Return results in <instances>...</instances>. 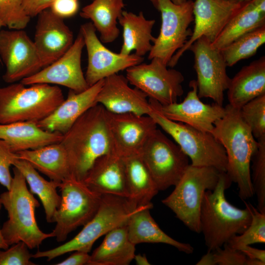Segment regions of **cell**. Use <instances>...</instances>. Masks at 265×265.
I'll return each instance as SVG.
<instances>
[{"label": "cell", "mask_w": 265, "mask_h": 265, "mask_svg": "<svg viewBox=\"0 0 265 265\" xmlns=\"http://www.w3.org/2000/svg\"><path fill=\"white\" fill-rule=\"evenodd\" d=\"M225 114L217 120L211 132L226 152V173L232 182L237 184L239 198L245 200L254 195L252 184L250 164L258 142L242 119L240 110L229 104Z\"/></svg>", "instance_id": "6da1fadb"}, {"label": "cell", "mask_w": 265, "mask_h": 265, "mask_svg": "<svg viewBox=\"0 0 265 265\" xmlns=\"http://www.w3.org/2000/svg\"><path fill=\"white\" fill-rule=\"evenodd\" d=\"M60 142L68 155L71 176L82 181L98 158L113 152L104 107L97 104L90 108L63 134Z\"/></svg>", "instance_id": "7a4b0ae2"}, {"label": "cell", "mask_w": 265, "mask_h": 265, "mask_svg": "<svg viewBox=\"0 0 265 265\" xmlns=\"http://www.w3.org/2000/svg\"><path fill=\"white\" fill-rule=\"evenodd\" d=\"M232 182L225 172H220L216 186L207 190L200 213V233L204 236L208 251L221 247L235 235L242 233L252 220L250 204L240 209L226 199L225 191Z\"/></svg>", "instance_id": "3957f363"}, {"label": "cell", "mask_w": 265, "mask_h": 265, "mask_svg": "<svg viewBox=\"0 0 265 265\" xmlns=\"http://www.w3.org/2000/svg\"><path fill=\"white\" fill-rule=\"evenodd\" d=\"M12 170L11 187L0 194V201L8 213V219L1 228V233L9 246L23 241L29 249L38 248L44 240L53 235L52 232L45 233L40 229L35 215L40 203L28 189L22 173L15 166Z\"/></svg>", "instance_id": "277c9868"}, {"label": "cell", "mask_w": 265, "mask_h": 265, "mask_svg": "<svg viewBox=\"0 0 265 265\" xmlns=\"http://www.w3.org/2000/svg\"><path fill=\"white\" fill-rule=\"evenodd\" d=\"M27 86L20 82L0 87V124L37 123L49 116L65 99L57 85Z\"/></svg>", "instance_id": "5b68a950"}, {"label": "cell", "mask_w": 265, "mask_h": 265, "mask_svg": "<svg viewBox=\"0 0 265 265\" xmlns=\"http://www.w3.org/2000/svg\"><path fill=\"white\" fill-rule=\"evenodd\" d=\"M131 199L113 195H102L99 209L82 230L68 242L54 248L38 251L34 259L46 258L48 261L75 251L89 253L95 242L114 228L128 222L139 208Z\"/></svg>", "instance_id": "8992f818"}, {"label": "cell", "mask_w": 265, "mask_h": 265, "mask_svg": "<svg viewBox=\"0 0 265 265\" xmlns=\"http://www.w3.org/2000/svg\"><path fill=\"white\" fill-rule=\"evenodd\" d=\"M148 99L152 108L148 115L153 119L157 126L172 137L191 160V165L212 167L220 172H226V152L211 133L166 118L159 110L158 101Z\"/></svg>", "instance_id": "52a82bcc"}, {"label": "cell", "mask_w": 265, "mask_h": 265, "mask_svg": "<svg viewBox=\"0 0 265 265\" xmlns=\"http://www.w3.org/2000/svg\"><path fill=\"white\" fill-rule=\"evenodd\" d=\"M220 172L209 166L187 167L172 192L162 200L191 231L200 233V213L205 192L213 190Z\"/></svg>", "instance_id": "ba28073f"}, {"label": "cell", "mask_w": 265, "mask_h": 265, "mask_svg": "<svg viewBox=\"0 0 265 265\" xmlns=\"http://www.w3.org/2000/svg\"><path fill=\"white\" fill-rule=\"evenodd\" d=\"M59 188L61 200L54 215L56 224L52 233L58 242H62L70 233L84 226L94 216L102 195L72 176L62 182Z\"/></svg>", "instance_id": "9c48e42d"}, {"label": "cell", "mask_w": 265, "mask_h": 265, "mask_svg": "<svg viewBox=\"0 0 265 265\" xmlns=\"http://www.w3.org/2000/svg\"><path fill=\"white\" fill-rule=\"evenodd\" d=\"M160 13L161 24L149 53L148 59H159L168 66L174 54L186 42L192 34L189 27L194 21L193 1L187 0L177 4L170 0H149Z\"/></svg>", "instance_id": "30bf717a"}, {"label": "cell", "mask_w": 265, "mask_h": 265, "mask_svg": "<svg viewBox=\"0 0 265 265\" xmlns=\"http://www.w3.org/2000/svg\"><path fill=\"white\" fill-rule=\"evenodd\" d=\"M140 154L159 191L175 186L190 164L181 148L158 128Z\"/></svg>", "instance_id": "8fae6325"}, {"label": "cell", "mask_w": 265, "mask_h": 265, "mask_svg": "<svg viewBox=\"0 0 265 265\" xmlns=\"http://www.w3.org/2000/svg\"><path fill=\"white\" fill-rule=\"evenodd\" d=\"M151 60L148 64L141 63L126 69L129 82L161 105L177 102L184 93V76L158 58Z\"/></svg>", "instance_id": "7c38bea8"}, {"label": "cell", "mask_w": 265, "mask_h": 265, "mask_svg": "<svg viewBox=\"0 0 265 265\" xmlns=\"http://www.w3.org/2000/svg\"><path fill=\"white\" fill-rule=\"evenodd\" d=\"M188 50L194 54L198 96L211 98L223 106L224 93L231 78L227 74L228 66L221 51L213 47L204 37L195 41Z\"/></svg>", "instance_id": "4fadbf2b"}, {"label": "cell", "mask_w": 265, "mask_h": 265, "mask_svg": "<svg viewBox=\"0 0 265 265\" xmlns=\"http://www.w3.org/2000/svg\"><path fill=\"white\" fill-rule=\"evenodd\" d=\"M0 59L5 67L2 79L8 83L21 81L42 69L34 42L24 29L0 30Z\"/></svg>", "instance_id": "5bb4252c"}, {"label": "cell", "mask_w": 265, "mask_h": 265, "mask_svg": "<svg viewBox=\"0 0 265 265\" xmlns=\"http://www.w3.org/2000/svg\"><path fill=\"white\" fill-rule=\"evenodd\" d=\"M245 2L236 0H195L193 13L194 26L191 36L172 56L168 66L173 68L185 52L201 37L212 43Z\"/></svg>", "instance_id": "9a60e30c"}, {"label": "cell", "mask_w": 265, "mask_h": 265, "mask_svg": "<svg viewBox=\"0 0 265 265\" xmlns=\"http://www.w3.org/2000/svg\"><path fill=\"white\" fill-rule=\"evenodd\" d=\"M85 46L88 63L85 78L89 86L118 72L138 64L144 58L134 53L124 55L106 48L97 37L96 30L91 22L80 26Z\"/></svg>", "instance_id": "2e32d148"}, {"label": "cell", "mask_w": 265, "mask_h": 265, "mask_svg": "<svg viewBox=\"0 0 265 265\" xmlns=\"http://www.w3.org/2000/svg\"><path fill=\"white\" fill-rule=\"evenodd\" d=\"M106 118L113 152L122 158L139 153L158 126L148 115L116 114L106 110Z\"/></svg>", "instance_id": "e0dca14e"}, {"label": "cell", "mask_w": 265, "mask_h": 265, "mask_svg": "<svg viewBox=\"0 0 265 265\" xmlns=\"http://www.w3.org/2000/svg\"><path fill=\"white\" fill-rule=\"evenodd\" d=\"M84 47L83 37L79 32L71 47L61 57L20 82L26 85L36 83L61 85L76 92L86 90L89 86L81 68Z\"/></svg>", "instance_id": "ac0fdd59"}, {"label": "cell", "mask_w": 265, "mask_h": 265, "mask_svg": "<svg viewBox=\"0 0 265 265\" xmlns=\"http://www.w3.org/2000/svg\"><path fill=\"white\" fill-rule=\"evenodd\" d=\"M191 90L181 103L161 105L158 102L161 113L166 118L181 122L203 132L211 133L214 123L223 117L225 108L216 103L207 104L200 100L195 80L189 84Z\"/></svg>", "instance_id": "d6986e66"}, {"label": "cell", "mask_w": 265, "mask_h": 265, "mask_svg": "<svg viewBox=\"0 0 265 265\" xmlns=\"http://www.w3.org/2000/svg\"><path fill=\"white\" fill-rule=\"evenodd\" d=\"M34 43L42 69L49 65L64 54L73 44V32L49 8L38 15Z\"/></svg>", "instance_id": "ffe728a7"}, {"label": "cell", "mask_w": 265, "mask_h": 265, "mask_svg": "<svg viewBox=\"0 0 265 265\" xmlns=\"http://www.w3.org/2000/svg\"><path fill=\"white\" fill-rule=\"evenodd\" d=\"M126 77L118 74L105 78L97 96L96 103L107 111L149 115L152 108L147 96L136 87L129 85Z\"/></svg>", "instance_id": "44dd1931"}, {"label": "cell", "mask_w": 265, "mask_h": 265, "mask_svg": "<svg viewBox=\"0 0 265 265\" xmlns=\"http://www.w3.org/2000/svg\"><path fill=\"white\" fill-rule=\"evenodd\" d=\"M82 181L90 189L101 195L131 198L123 158L115 153L98 158Z\"/></svg>", "instance_id": "7402d4cb"}, {"label": "cell", "mask_w": 265, "mask_h": 265, "mask_svg": "<svg viewBox=\"0 0 265 265\" xmlns=\"http://www.w3.org/2000/svg\"><path fill=\"white\" fill-rule=\"evenodd\" d=\"M104 80L82 92L69 90L67 98L49 116L36 123L37 126L49 132L65 133L80 116L97 104L96 98Z\"/></svg>", "instance_id": "603a6c76"}, {"label": "cell", "mask_w": 265, "mask_h": 265, "mask_svg": "<svg viewBox=\"0 0 265 265\" xmlns=\"http://www.w3.org/2000/svg\"><path fill=\"white\" fill-rule=\"evenodd\" d=\"M229 104L240 109L250 101L265 94V57L254 60L230 79L227 89Z\"/></svg>", "instance_id": "cb8c5ba5"}, {"label": "cell", "mask_w": 265, "mask_h": 265, "mask_svg": "<svg viewBox=\"0 0 265 265\" xmlns=\"http://www.w3.org/2000/svg\"><path fill=\"white\" fill-rule=\"evenodd\" d=\"M62 137L63 134L44 130L35 122L0 124V139L5 141L15 153L60 142Z\"/></svg>", "instance_id": "d4e9b609"}, {"label": "cell", "mask_w": 265, "mask_h": 265, "mask_svg": "<svg viewBox=\"0 0 265 265\" xmlns=\"http://www.w3.org/2000/svg\"><path fill=\"white\" fill-rule=\"evenodd\" d=\"M150 204L142 206L135 212L127 222L128 236L135 245L142 243H164L174 246L186 254L193 252V247L189 243L175 240L163 231L151 215Z\"/></svg>", "instance_id": "484cf974"}, {"label": "cell", "mask_w": 265, "mask_h": 265, "mask_svg": "<svg viewBox=\"0 0 265 265\" xmlns=\"http://www.w3.org/2000/svg\"><path fill=\"white\" fill-rule=\"evenodd\" d=\"M265 26V0L245 2L212 43L221 50L242 35Z\"/></svg>", "instance_id": "4316f807"}, {"label": "cell", "mask_w": 265, "mask_h": 265, "mask_svg": "<svg viewBox=\"0 0 265 265\" xmlns=\"http://www.w3.org/2000/svg\"><path fill=\"white\" fill-rule=\"evenodd\" d=\"M16 154L18 159L27 161L51 180L61 183L71 177L68 155L60 142Z\"/></svg>", "instance_id": "83f0119b"}, {"label": "cell", "mask_w": 265, "mask_h": 265, "mask_svg": "<svg viewBox=\"0 0 265 265\" xmlns=\"http://www.w3.org/2000/svg\"><path fill=\"white\" fill-rule=\"evenodd\" d=\"M123 28V43L120 53L127 55L132 51L143 57L149 53L155 38L152 35L155 20L147 19L142 11L136 14L123 11L118 19Z\"/></svg>", "instance_id": "f1b7e54d"}, {"label": "cell", "mask_w": 265, "mask_h": 265, "mask_svg": "<svg viewBox=\"0 0 265 265\" xmlns=\"http://www.w3.org/2000/svg\"><path fill=\"white\" fill-rule=\"evenodd\" d=\"M91 255L89 265H128L134 259L135 245L129 239L127 223L112 229Z\"/></svg>", "instance_id": "f546056e"}, {"label": "cell", "mask_w": 265, "mask_h": 265, "mask_svg": "<svg viewBox=\"0 0 265 265\" xmlns=\"http://www.w3.org/2000/svg\"><path fill=\"white\" fill-rule=\"evenodd\" d=\"M125 6L123 0H93L81 9L80 15L91 21L102 43H110L119 35L117 22Z\"/></svg>", "instance_id": "4dcf8cb0"}, {"label": "cell", "mask_w": 265, "mask_h": 265, "mask_svg": "<svg viewBox=\"0 0 265 265\" xmlns=\"http://www.w3.org/2000/svg\"><path fill=\"white\" fill-rule=\"evenodd\" d=\"M123 158L130 199L138 207L152 204L159 190L140 153Z\"/></svg>", "instance_id": "1f68e13d"}, {"label": "cell", "mask_w": 265, "mask_h": 265, "mask_svg": "<svg viewBox=\"0 0 265 265\" xmlns=\"http://www.w3.org/2000/svg\"><path fill=\"white\" fill-rule=\"evenodd\" d=\"M13 165L24 175L30 191L39 197L44 209L46 221L48 223H54L55 213L61 203V195L57 192V188L61 183L46 180L25 160L18 158Z\"/></svg>", "instance_id": "d6a6232c"}, {"label": "cell", "mask_w": 265, "mask_h": 265, "mask_svg": "<svg viewBox=\"0 0 265 265\" xmlns=\"http://www.w3.org/2000/svg\"><path fill=\"white\" fill-rule=\"evenodd\" d=\"M265 43V26L239 37L221 51L228 67L255 55Z\"/></svg>", "instance_id": "836d02e7"}, {"label": "cell", "mask_w": 265, "mask_h": 265, "mask_svg": "<svg viewBox=\"0 0 265 265\" xmlns=\"http://www.w3.org/2000/svg\"><path fill=\"white\" fill-rule=\"evenodd\" d=\"M257 141L258 148L251 158V178L254 193L257 198L258 210L265 212V137Z\"/></svg>", "instance_id": "e575fe53"}, {"label": "cell", "mask_w": 265, "mask_h": 265, "mask_svg": "<svg viewBox=\"0 0 265 265\" xmlns=\"http://www.w3.org/2000/svg\"><path fill=\"white\" fill-rule=\"evenodd\" d=\"M252 220L247 228L239 235H235L227 242L238 250L245 245L265 242V212H260L251 204Z\"/></svg>", "instance_id": "d590c367"}, {"label": "cell", "mask_w": 265, "mask_h": 265, "mask_svg": "<svg viewBox=\"0 0 265 265\" xmlns=\"http://www.w3.org/2000/svg\"><path fill=\"white\" fill-rule=\"evenodd\" d=\"M239 110L254 137L257 140L265 137V94L250 101Z\"/></svg>", "instance_id": "8d00e7d4"}, {"label": "cell", "mask_w": 265, "mask_h": 265, "mask_svg": "<svg viewBox=\"0 0 265 265\" xmlns=\"http://www.w3.org/2000/svg\"><path fill=\"white\" fill-rule=\"evenodd\" d=\"M30 17L26 12L23 0H0V19L9 29H24Z\"/></svg>", "instance_id": "74e56055"}, {"label": "cell", "mask_w": 265, "mask_h": 265, "mask_svg": "<svg viewBox=\"0 0 265 265\" xmlns=\"http://www.w3.org/2000/svg\"><path fill=\"white\" fill-rule=\"evenodd\" d=\"M27 245L20 241L4 250L0 249V265H34Z\"/></svg>", "instance_id": "f35d334b"}, {"label": "cell", "mask_w": 265, "mask_h": 265, "mask_svg": "<svg viewBox=\"0 0 265 265\" xmlns=\"http://www.w3.org/2000/svg\"><path fill=\"white\" fill-rule=\"evenodd\" d=\"M16 153L13 152L9 146L0 139V184L10 189L12 181L10 167L18 159Z\"/></svg>", "instance_id": "ab89813d"}, {"label": "cell", "mask_w": 265, "mask_h": 265, "mask_svg": "<svg viewBox=\"0 0 265 265\" xmlns=\"http://www.w3.org/2000/svg\"><path fill=\"white\" fill-rule=\"evenodd\" d=\"M221 247L212 251L215 265H246L247 257L242 252L225 243Z\"/></svg>", "instance_id": "60d3db41"}, {"label": "cell", "mask_w": 265, "mask_h": 265, "mask_svg": "<svg viewBox=\"0 0 265 265\" xmlns=\"http://www.w3.org/2000/svg\"><path fill=\"white\" fill-rule=\"evenodd\" d=\"M49 9L55 15L64 19L77 13L79 3L78 0H54Z\"/></svg>", "instance_id": "b9f144b4"}, {"label": "cell", "mask_w": 265, "mask_h": 265, "mask_svg": "<svg viewBox=\"0 0 265 265\" xmlns=\"http://www.w3.org/2000/svg\"><path fill=\"white\" fill-rule=\"evenodd\" d=\"M54 0H23V5L30 17L37 16L43 11L50 8Z\"/></svg>", "instance_id": "7bdbcfd3"}, {"label": "cell", "mask_w": 265, "mask_h": 265, "mask_svg": "<svg viewBox=\"0 0 265 265\" xmlns=\"http://www.w3.org/2000/svg\"><path fill=\"white\" fill-rule=\"evenodd\" d=\"M64 260L56 264L57 265H89L90 255L82 251H75Z\"/></svg>", "instance_id": "ee69618b"}, {"label": "cell", "mask_w": 265, "mask_h": 265, "mask_svg": "<svg viewBox=\"0 0 265 265\" xmlns=\"http://www.w3.org/2000/svg\"><path fill=\"white\" fill-rule=\"evenodd\" d=\"M238 250L242 252L247 257L260 260L265 263V250L255 248L250 245L240 247Z\"/></svg>", "instance_id": "f6af8a7d"}, {"label": "cell", "mask_w": 265, "mask_h": 265, "mask_svg": "<svg viewBox=\"0 0 265 265\" xmlns=\"http://www.w3.org/2000/svg\"><path fill=\"white\" fill-rule=\"evenodd\" d=\"M196 264L197 265H215L212 252L208 251V252L203 255Z\"/></svg>", "instance_id": "bcb514c9"}, {"label": "cell", "mask_w": 265, "mask_h": 265, "mask_svg": "<svg viewBox=\"0 0 265 265\" xmlns=\"http://www.w3.org/2000/svg\"><path fill=\"white\" fill-rule=\"evenodd\" d=\"M136 265H151L148 261L145 255L137 254L135 255L133 259Z\"/></svg>", "instance_id": "7dc6e473"}, {"label": "cell", "mask_w": 265, "mask_h": 265, "mask_svg": "<svg viewBox=\"0 0 265 265\" xmlns=\"http://www.w3.org/2000/svg\"><path fill=\"white\" fill-rule=\"evenodd\" d=\"M1 203L0 201V210L1 208ZM9 245L6 243L3 237L2 236L1 228L0 227V249H6L9 247Z\"/></svg>", "instance_id": "c3c4849f"}, {"label": "cell", "mask_w": 265, "mask_h": 265, "mask_svg": "<svg viewBox=\"0 0 265 265\" xmlns=\"http://www.w3.org/2000/svg\"><path fill=\"white\" fill-rule=\"evenodd\" d=\"M265 263L263 261L255 259H250L247 257L246 265H265Z\"/></svg>", "instance_id": "681fc988"}, {"label": "cell", "mask_w": 265, "mask_h": 265, "mask_svg": "<svg viewBox=\"0 0 265 265\" xmlns=\"http://www.w3.org/2000/svg\"><path fill=\"white\" fill-rule=\"evenodd\" d=\"M173 3L177 4H180L185 2L187 0H170Z\"/></svg>", "instance_id": "f907efd6"}, {"label": "cell", "mask_w": 265, "mask_h": 265, "mask_svg": "<svg viewBox=\"0 0 265 265\" xmlns=\"http://www.w3.org/2000/svg\"><path fill=\"white\" fill-rule=\"evenodd\" d=\"M2 26H3V24H2V22H1V21L0 19V28H1ZM1 60H0V63H1Z\"/></svg>", "instance_id": "816d5d0a"}, {"label": "cell", "mask_w": 265, "mask_h": 265, "mask_svg": "<svg viewBox=\"0 0 265 265\" xmlns=\"http://www.w3.org/2000/svg\"><path fill=\"white\" fill-rule=\"evenodd\" d=\"M236 0L241 1V2H247V1H250V0Z\"/></svg>", "instance_id": "f5cc1de1"}]
</instances>
